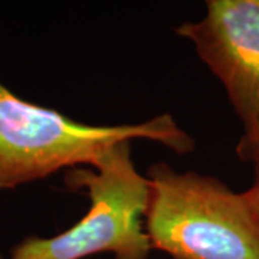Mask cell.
<instances>
[{"label":"cell","instance_id":"5","mask_svg":"<svg viewBox=\"0 0 259 259\" xmlns=\"http://www.w3.org/2000/svg\"><path fill=\"white\" fill-rule=\"evenodd\" d=\"M236 154L243 161H253L255 158H259V121L252 131L242 134L236 146Z\"/></svg>","mask_w":259,"mask_h":259},{"label":"cell","instance_id":"3","mask_svg":"<svg viewBox=\"0 0 259 259\" xmlns=\"http://www.w3.org/2000/svg\"><path fill=\"white\" fill-rule=\"evenodd\" d=\"M71 190H83L90 209L79 222L51 238L28 236L13 246L10 259H83L111 253L114 259H147L151 248L144 218L150 186L131 157V141L112 146L93 168H71Z\"/></svg>","mask_w":259,"mask_h":259},{"label":"cell","instance_id":"7","mask_svg":"<svg viewBox=\"0 0 259 259\" xmlns=\"http://www.w3.org/2000/svg\"><path fill=\"white\" fill-rule=\"evenodd\" d=\"M0 259H3V258H2V256H0Z\"/></svg>","mask_w":259,"mask_h":259},{"label":"cell","instance_id":"2","mask_svg":"<svg viewBox=\"0 0 259 259\" xmlns=\"http://www.w3.org/2000/svg\"><path fill=\"white\" fill-rule=\"evenodd\" d=\"M144 228L153 249L173 259H259V214L248 190L219 179L179 173L164 161L148 168Z\"/></svg>","mask_w":259,"mask_h":259},{"label":"cell","instance_id":"1","mask_svg":"<svg viewBox=\"0 0 259 259\" xmlns=\"http://www.w3.org/2000/svg\"><path fill=\"white\" fill-rule=\"evenodd\" d=\"M150 140L179 156L193 153V137L171 114L139 124L93 125L25 101L0 82V190L47 179L62 168L95 167L121 141Z\"/></svg>","mask_w":259,"mask_h":259},{"label":"cell","instance_id":"4","mask_svg":"<svg viewBox=\"0 0 259 259\" xmlns=\"http://www.w3.org/2000/svg\"><path fill=\"white\" fill-rule=\"evenodd\" d=\"M223 85L243 133L259 121V0H207L197 22L177 26Z\"/></svg>","mask_w":259,"mask_h":259},{"label":"cell","instance_id":"6","mask_svg":"<svg viewBox=\"0 0 259 259\" xmlns=\"http://www.w3.org/2000/svg\"><path fill=\"white\" fill-rule=\"evenodd\" d=\"M250 163L253 166V180H252V186L246 190H248L250 199H252V203L256 209V213L259 214V158H255Z\"/></svg>","mask_w":259,"mask_h":259}]
</instances>
